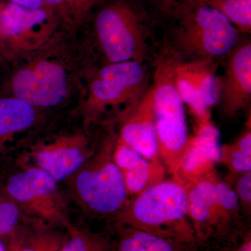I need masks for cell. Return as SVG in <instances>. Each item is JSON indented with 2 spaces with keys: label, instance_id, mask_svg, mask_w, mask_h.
Wrapping results in <instances>:
<instances>
[{
  "label": "cell",
  "instance_id": "cell-22",
  "mask_svg": "<svg viewBox=\"0 0 251 251\" xmlns=\"http://www.w3.org/2000/svg\"><path fill=\"white\" fill-rule=\"evenodd\" d=\"M113 161L120 171H129L145 159L141 153L122 141L117 136L113 150Z\"/></svg>",
  "mask_w": 251,
  "mask_h": 251
},
{
  "label": "cell",
  "instance_id": "cell-12",
  "mask_svg": "<svg viewBox=\"0 0 251 251\" xmlns=\"http://www.w3.org/2000/svg\"><path fill=\"white\" fill-rule=\"evenodd\" d=\"M224 59V74L219 78V101L224 116L231 117L251 103V39L240 38Z\"/></svg>",
  "mask_w": 251,
  "mask_h": 251
},
{
  "label": "cell",
  "instance_id": "cell-23",
  "mask_svg": "<svg viewBox=\"0 0 251 251\" xmlns=\"http://www.w3.org/2000/svg\"><path fill=\"white\" fill-rule=\"evenodd\" d=\"M21 211L4 192L0 196V235L12 232L19 221Z\"/></svg>",
  "mask_w": 251,
  "mask_h": 251
},
{
  "label": "cell",
  "instance_id": "cell-10",
  "mask_svg": "<svg viewBox=\"0 0 251 251\" xmlns=\"http://www.w3.org/2000/svg\"><path fill=\"white\" fill-rule=\"evenodd\" d=\"M94 149L85 130L52 135L31 146L27 155L34 166L47 172L57 182L69 179L91 156Z\"/></svg>",
  "mask_w": 251,
  "mask_h": 251
},
{
  "label": "cell",
  "instance_id": "cell-5",
  "mask_svg": "<svg viewBox=\"0 0 251 251\" xmlns=\"http://www.w3.org/2000/svg\"><path fill=\"white\" fill-rule=\"evenodd\" d=\"M149 79L145 63H90L84 74L77 112L85 125H92L109 110L122 105L125 108L139 100L150 87Z\"/></svg>",
  "mask_w": 251,
  "mask_h": 251
},
{
  "label": "cell",
  "instance_id": "cell-7",
  "mask_svg": "<svg viewBox=\"0 0 251 251\" xmlns=\"http://www.w3.org/2000/svg\"><path fill=\"white\" fill-rule=\"evenodd\" d=\"M117 135L110 131L74 173L69 190L75 202L90 214H117L129 202L121 171L113 161Z\"/></svg>",
  "mask_w": 251,
  "mask_h": 251
},
{
  "label": "cell",
  "instance_id": "cell-4",
  "mask_svg": "<svg viewBox=\"0 0 251 251\" xmlns=\"http://www.w3.org/2000/svg\"><path fill=\"white\" fill-rule=\"evenodd\" d=\"M116 217L130 227L175 244L192 242L196 237L188 215L187 189L176 176L165 179L133 197Z\"/></svg>",
  "mask_w": 251,
  "mask_h": 251
},
{
  "label": "cell",
  "instance_id": "cell-26",
  "mask_svg": "<svg viewBox=\"0 0 251 251\" xmlns=\"http://www.w3.org/2000/svg\"><path fill=\"white\" fill-rule=\"evenodd\" d=\"M61 251H102L98 245L88 239L85 234L74 232L68 239Z\"/></svg>",
  "mask_w": 251,
  "mask_h": 251
},
{
  "label": "cell",
  "instance_id": "cell-31",
  "mask_svg": "<svg viewBox=\"0 0 251 251\" xmlns=\"http://www.w3.org/2000/svg\"><path fill=\"white\" fill-rule=\"evenodd\" d=\"M0 251H5L4 246L1 242H0Z\"/></svg>",
  "mask_w": 251,
  "mask_h": 251
},
{
  "label": "cell",
  "instance_id": "cell-17",
  "mask_svg": "<svg viewBox=\"0 0 251 251\" xmlns=\"http://www.w3.org/2000/svg\"><path fill=\"white\" fill-rule=\"evenodd\" d=\"M166 171L161 160L145 158L129 171L122 172V178L128 197H134L163 181L166 177Z\"/></svg>",
  "mask_w": 251,
  "mask_h": 251
},
{
  "label": "cell",
  "instance_id": "cell-15",
  "mask_svg": "<svg viewBox=\"0 0 251 251\" xmlns=\"http://www.w3.org/2000/svg\"><path fill=\"white\" fill-rule=\"evenodd\" d=\"M215 171L186 183L188 215L196 237H203L224 227L216 198Z\"/></svg>",
  "mask_w": 251,
  "mask_h": 251
},
{
  "label": "cell",
  "instance_id": "cell-1",
  "mask_svg": "<svg viewBox=\"0 0 251 251\" xmlns=\"http://www.w3.org/2000/svg\"><path fill=\"white\" fill-rule=\"evenodd\" d=\"M65 34L49 45L11 61L12 69L4 81V96L35 108H57L78 98L86 69L91 62Z\"/></svg>",
  "mask_w": 251,
  "mask_h": 251
},
{
  "label": "cell",
  "instance_id": "cell-20",
  "mask_svg": "<svg viewBox=\"0 0 251 251\" xmlns=\"http://www.w3.org/2000/svg\"><path fill=\"white\" fill-rule=\"evenodd\" d=\"M215 8L237 27L241 34L251 32V0H201Z\"/></svg>",
  "mask_w": 251,
  "mask_h": 251
},
{
  "label": "cell",
  "instance_id": "cell-24",
  "mask_svg": "<svg viewBox=\"0 0 251 251\" xmlns=\"http://www.w3.org/2000/svg\"><path fill=\"white\" fill-rule=\"evenodd\" d=\"M104 0H67L77 31L86 25L91 14Z\"/></svg>",
  "mask_w": 251,
  "mask_h": 251
},
{
  "label": "cell",
  "instance_id": "cell-6",
  "mask_svg": "<svg viewBox=\"0 0 251 251\" xmlns=\"http://www.w3.org/2000/svg\"><path fill=\"white\" fill-rule=\"evenodd\" d=\"M179 59L166 44L155 59L150 85L159 158L173 175L176 173L189 138L184 103L175 82Z\"/></svg>",
  "mask_w": 251,
  "mask_h": 251
},
{
  "label": "cell",
  "instance_id": "cell-21",
  "mask_svg": "<svg viewBox=\"0 0 251 251\" xmlns=\"http://www.w3.org/2000/svg\"><path fill=\"white\" fill-rule=\"evenodd\" d=\"M28 9L46 10L57 15L71 32L77 31L67 0H0Z\"/></svg>",
  "mask_w": 251,
  "mask_h": 251
},
{
  "label": "cell",
  "instance_id": "cell-13",
  "mask_svg": "<svg viewBox=\"0 0 251 251\" xmlns=\"http://www.w3.org/2000/svg\"><path fill=\"white\" fill-rule=\"evenodd\" d=\"M117 136L147 159L160 160L150 85L139 100L120 114Z\"/></svg>",
  "mask_w": 251,
  "mask_h": 251
},
{
  "label": "cell",
  "instance_id": "cell-2",
  "mask_svg": "<svg viewBox=\"0 0 251 251\" xmlns=\"http://www.w3.org/2000/svg\"><path fill=\"white\" fill-rule=\"evenodd\" d=\"M151 15L137 0H104L87 24L99 58L98 65L145 63L149 57ZM86 24V25H87Z\"/></svg>",
  "mask_w": 251,
  "mask_h": 251
},
{
  "label": "cell",
  "instance_id": "cell-18",
  "mask_svg": "<svg viewBox=\"0 0 251 251\" xmlns=\"http://www.w3.org/2000/svg\"><path fill=\"white\" fill-rule=\"evenodd\" d=\"M221 162L234 175L251 171V120L233 143L221 146Z\"/></svg>",
  "mask_w": 251,
  "mask_h": 251
},
{
  "label": "cell",
  "instance_id": "cell-3",
  "mask_svg": "<svg viewBox=\"0 0 251 251\" xmlns=\"http://www.w3.org/2000/svg\"><path fill=\"white\" fill-rule=\"evenodd\" d=\"M167 20L171 40L167 45L184 61L225 58L242 34L222 13L201 0H184Z\"/></svg>",
  "mask_w": 251,
  "mask_h": 251
},
{
  "label": "cell",
  "instance_id": "cell-9",
  "mask_svg": "<svg viewBox=\"0 0 251 251\" xmlns=\"http://www.w3.org/2000/svg\"><path fill=\"white\" fill-rule=\"evenodd\" d=\"M58 182L47 172L26 166L11 175L3 192L28 215L49 222L67 221V206Z\"/></svg>",
  "mask_w": 251,
  "mask_h": 251
},
{
  "label": "cell",
  "instance_id": "cell-16",
  "mask_svg": "<svg viewBox=\"0 0 251 251\" xmlns=\"http://www.w3.org/2000/svg\"><path fill=\"white\" fill-rule=\"evenodd\" d=\"M41 110L14 97L0 98V154L8 144L39 125Z\"/></svg>",
  "mask_w": 251,
  "mask_h": 251
},
{
  "label": "cell",
  "instance_id": "cell-29",
  "mask_svg": "<svg viewBox=\"0 0 251 251\" xmlns=\"http://www.w3.org/2000/svg\"><path fill=\"white\" fill-rule=\"evenodd\" d=\"M251 239H249V240H247V242L244 243V244L241 247L240 249H239V251H251Z\"/></svg>",
  "mask_w": 251,
  "mask_h": 251
},
{
  "label": "cell",
  "instance_id": "cell-14",
  "mask_svg": "<svg viewBox=\"0 0 251 251\" xmlns=\"http://www.w3.org/2000/svg\"><path fill=\"white\" fill-rule=\"evenodd\" d=\"M221 134L211 120L198 124L194 135H189L176 173L184 184L215 171L221 163Z\"/></svg>",
  "mask_w": 251,
  "mask_h": 251
},
{
  "label": "cell",
  "instance_id": "cell-27",
  "mask_svg": "<svg viewBox=\"0 0 251 251\" xmlns=\"http://www.w3.org/2000/svg\"><path fill=\"white\" fill-rule=\"evenodd\" d=\"M150 1L157 12L167 19L175 8L184 0H150Z\"/></svg>",
  "mask_w": 251,
  "mask_h": 251
},
{
  "label": "cell",
  "instance_id": "cell-11",
  "mask_svg": "<svg viewBox=\"0 0 251 251\" xmlns=\"http://www.w3.org/2000/svg\"><path fill=\"white\" fill-rule=\"evenodd\" d=\"M218 61L179 59L175 82L180 97L198 124L210 121L211 108L219 101Z\"/></svg>",
  "mask_w": 251,
  "mask_h": 251
},
{
  "label": "cell",
  "instance_id": "cell-30",
  "mask_svg": "<svg viewBox=\"0 0 251 251\" xmlns=\"http://www.w3.org/2000/svg\"><path fill=\"white\" fill-rule=\"evenodd\" d=\"M21 251H46V250H44V249H41L40 248L38 247H25Z\"/></svg>",
  "mask_w": 251,
  "mask_h": 251
},
{
  "label": "cell",
  "instance_id": "cell-19",
  "mask_svg": "<svg viewBox=\"0 0 251 251\" xmlns=\"http://www.w3.org/2000/svg\"><path fill=\"white\" fill-rule=\"evenodd\" d=\"M176 244L156 234L130 227L122 237L118 251H178Z\"/></svg>",
  "mask_w": 251,
  "mask_h": 251
},
{
  "label": "cell",
  "instance_id": "cell-28",
  "mask_svg": "<svg viewBox=\"0 0 251 251\" xmlns=\"http://www.w3.org/2000/svg\"><path fill=\"white\" fill-rule=\"evenodd\" d=\"M5 62H8V59L6 57V54H5L2 46L0 44V66Z\"/></svg>",
  "mask_w": 251,
  "mask_h": 251
},
{
  "label": "cell",
  "instance_id": "cell-25",
  "mask_svg": "<svg viewBox=\"0 0 251 251\" xmlns=\"http://www.w3.org/2000/svg\"><path fill=\"white\" fill-rule=\"evenodd\" d=\"M237 179L233 188L241 207L250 213L251 206V171L237 175Z\"/></svg>",
  "mask_w": 251,
  "mask_h": 251
},
{
  "label": "cell",
  "instance_id": "cell-8",
  "mask_svg": "<svg viewBox=\"0 0 251 251\" xmlns=\"http://www.w3.org/2000/svg\"><path fill=\"white\" fill-rule=\"evenodd\" d=\"M73 34L53 12L0 1V44L8 62Z\"/></svg>",
  "mask_w": 251,
  "mask_h": 251
},
{
  "label": "cell",
  "instance_id": "cell-32",
  "mask_svg": "<svg viewBox=\"0 0 251 251\" xmlns=\"http://www.w3.org/2000/svg\"><path fill=\"white\" fill-rule=\"evenodd\" d=\"M1 193H0V196H1Z\"/></svg>",
  "mask_w": 251,
  "mask_h": 251
}]
</instances>
